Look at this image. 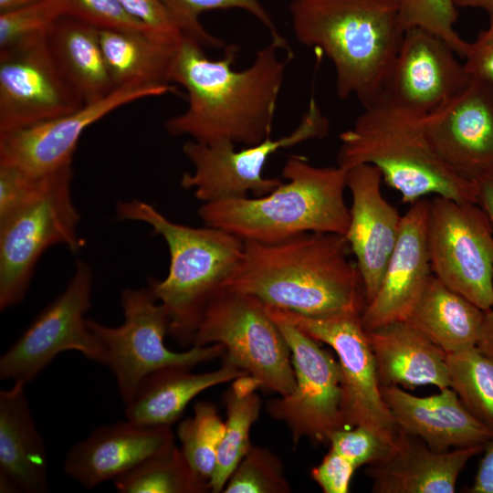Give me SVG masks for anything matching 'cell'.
Here are the masks:
<instances>
[{
  "label": "cell",
  "instance_id": "1",
  "mask_svg": "<svg viewBox=\"0 0 493 493\" xmlns=\"http://www.w3.org/2000/svg\"><path fill=\"white\" fill-rule=\"evenodd\" d=\"M280 50L270 40L249 67L236 70V46H226L225 57L214 60L198 42L184 36L176 47L171 82L185 89L188 106L165 121V131L200 143L250 146L263 142L270 136L286 68L292 58H282Z\"/></svg>",
  "mask_w": 493,
  "mask_h": 493
},
{
  "label": "cell",
  "instance_id": "2",
  "mask_svg": "<svg viewBox=\"0 0 493 493\" xmlns=\"http://www.w3.org/2000/svg\"><path fill=\"white\" fill-rule=\"evenodd\" d=\"M344 235L309 232L276 243L244 241L220 288L306 316L362 312L363 281Z\"/></svg>",
  "mask_w": 493,
  "mask_h": 493
},
{
  "label": "cell",
  "instance_id": "3",
  "mask_svg": "<svg viewBox=\"0 0 493 493\" xmlns=\"http://www.w3.org/2000/svg\"><path fill=\"white\" fill-rule=\"evenodd\" d=\"M289 13L297 40L331 61L340 99L382 96L405 32L398 0H292Z\"/></svg>",
  "mask_w": 493,
  "mask_h": 493
},
{
  "label": "cell",
  "instance_id": "4",
  "mask_svg": "<svg viewBox=\"0 0 493 493\" xmlns=\"http://www.w3.org/2000/svg\"><path fill=\"white\" fill-rule=\"evenodd\" d=\"M347 169L316 166L290 155L282 169L286 183L267 194L203 203L205 226L243 241L276 243L309 232L346 234L350 223L344 191Z\"/></svg>",
  "mask_w": 493,
  "mask_h": 493
},
{
  "label": "cell",
  "instance_id": "5",
  "mask_svg": "<svg viewBox=\"0 0 493 493\" xmlns=\"http://www.w3.org/2000/svg\"><path fill=\"white\" fill-rule=\"evenodd\" d=\"M337 165L371 164L405 204L426 195L476 204L473 184L455 174L438 155L425 115L381 96L363 107L353 125L340 134Z\"/></svg>",
  "mask_w": 493,
  "mask_h": 493
},
{
  "label": "cell",
  "instance_id": "6",
  "mask_svg": "<svg viewBox=\"0 0 493 493\" xmlns=\"http://www.w3.org/2000/svg\"><path fill=\"white\" fill-rule=\"evenodd\" d=\"M116 215L150 226L166 242L168 274L163 280L151 278L148 287L167 310L169 334L184 346L192 344L206 303L239 263L244 241L220 228L175 223L135 198L118 202Z\"/></svg>",
  "mask_w": 493,
  "mask_h": 493
},
{
  "label": "cell",
  "instance_id": "7",
  "mask_svg": "<svg viewBox=\"0 0 493 493\" xmlns=\"http://www.w3.org/2000/svg\"><path fill=\"white\" fill-rule=\"evenodd\" d=\"M72 177V166L46 175L28 201L0 217L1 310L24 299L46 249L63 245L76 253L84 246L78 232L80 215L71 194Z\"/></svg>",
  "mask_w": 493,
  "mask_h": 493
},
{
  "label": "cell",
  "instance_id": "8",
  "mask_svg": "<svg viewBox=\"0 0 493 493\" xmlns=\"http://www.w3.org/2000/svg\"><path fill=\"white\" fill-rule=\"evenodd\" d=\"M221 344L230 363L280 395L295 387L288 344L265 304L245 293L219 288L206 303L192 346Z\"/></svg>",
  "mask_w": 493,
  "mask_h": 493
},
{
  "label": "cell",
  "instance_id": "9",
  "mask_svg": "<svg viewBox=\"0 0 493 493\" xmlns=\"http://www.w3.org/2000/svg\"><path fill=\"white\" fill-rule=\"evenodd\" d=\"M121 305L124 315L121 325L107 326L90 319L87 324L104 350V365L114 374L124 404L150 373L167 367L192 369L225 353L224 346L217 343L192 346L180 352L168 349L164 338L170 318L148 286L124 289Z\"/></svg>",
  "mask_w": 493,
  "mask_h": 493
},
{
  "label": "cell",
  "instance_id": "10",
  "mask_svg": "<svg viewBox=\"0 0 493 493\" xmlns=\"http://www.w3.org/2000/svg\"><path fill=\"white\" fill-rule=\"evenodd\" d=\"M330 122L314 98L299 125L288 134L236 150L228 142L200 143L192 140L183 145V152L194 170L184 173L181 185L191 190L203 203L246 197L249 194L262 196L283 182L263 175L269 157L280 149L296 146L313 139H322L329 133Z\"/></svg>",
  "mask_w": 493,
  "mask_h": 493
},
{
  "label": "cell",
  "instance_id": "11",
  "mask_svg": "<svg viewBox=\"0 0 493 493\" xmlns=\"http://www.w3.org/2000/svg\"><path fill=\"white\" fill-rule=\"evenodd\" d=\"M265 306L270 316L288 321L335 351L341 372L346 427H365L391 446L400 428L382 395L373 353L362 323V312L313 317Z\"/></svg>",
  "mask_w": 493,
  "mask_h": 493
},
{
  "label": "cell",
  "instance_id": "12",
  "mask_svg": "<svg viewBox=\"0 0 493 493\" xmlns=\"http://www.w3.org/2000/svg\"><path fill=\"white\" fill-rule=\"evenodd\" d=\"M431 270L443 284L487 311L493 305V230L474 203L429 200Z\"/></svg>",
  "mask_w": 493,
  "mask_h": 493
},
{
  "label": "cell",
  "instance_id": "13",
  "mask_svg": "<svg viewBox=\"0 0 493 493\" xmlns=\"http://www.w3.org/2000/svg\"><path fill=\"white\" fill-rule=\"evenodd\" d=\"M93 276L90 267L76 260L73 276L64 291L49 303L0 358L2 380L33 381L66 351L105 364V352L85 319L91 306Z\"/></svg>",
  "mask_w": 493,
  "mask_h": 493
},
{
  "label": "cell",
  "instance_id": "14",
  "mask_svg": "<svg viewBox=\"0 0 493 493\" xmlns=\"http://www.w3.org/2000/svg\"><path fill=\"white\" fill-rule=\"evenodd\" d=\"M270 317L290 349L296 383L289 394L269 400L267 412L286 425L295 447L302 438L328 443L331 433L346 427L340 363L320 341L288 321Z\"/></svg>",
  "mask_w": 493,
  "mask_h": 493
},
{
  "label": "cell",
  "instance_id": "15",
  "mask_svg": "<svg viewBox=\"0 0 493 493\" xmlns=\"http://www.w3.org/2000/svg\"><path fill=\"white\" fill-rule=\"evenodd\" d=\"M83 105L56 64L46 34L0 49V133L71 113Z\"/></svg>",
  "mask_w": 493,
  "mask_h": 493
},
{
  "label": "cell",
  "instance_id": "16",
  "mask_svg": "<svg viewBox=\"0 0 493 493\" xmlns=\"http://www.w3.org/2000/svg\"><path fill=\"white\" fill-rule=\"evenodd\" d=\"M173 85H131L63 116L0 133V165L41 177L72 166L84 131L111 111L136 100L174 93Z\"/></svg>",
  "mask_w": 493,
  "mask_h": 493
},
{
  "label": "cell",
  "instance_id": "17",
  "mask_svg": "<svg viewBox=\"0 0 493 493\" xmlns=\"http://www.w3.org/2000/svg\"><path fill=\"white\" fill-rule=\"evenodd\" d=\"M433 146L457 176L473 182L493 167V87L471 77L456 94L425 115Z\"/></svg>",
  "mask_w": 493,
  "mask_h": 493
},
{
  "label": "cell",
  "instance_id": "18",
  "mask_svg": "<svg viewBox=\"0 0 493 493\" xmlns=\"http://www.w3.org/2000/svg\"><path fill=\"white\" fill-rule=\"evenodd\" d=\"M453 47L437 35L407 29L386 77L382 96L425 115L471 79Z\"/></svg>",
  "mask_w": 493,
  "mask_h": 493
},
{
  "label": "cell",
  "instance_id": "19",
  "mask_svg": "<svg viewBox=\"0 0 493 493\" xmlns=\"http://www.w3.org/2000/svg\"><path fill=\"white\" fill-rule=\"evenodd\" d=\"M382 183V174L373 165L347 169L346 188L351 194V207L345 237L363 281L366 304L379 289L403 216L384 198Z\"/></svg>",
  "mask_w": 493,
  "mask_h": 493
},
{
  "label": "cell",
  "instance_id": "20",
  "mask_svg": "<svg viewBox=\"0 0 493 493\" xmlns=\"http://www.w3.org/2000/svg\"><path fill=\"white\" fill-rule=\"evenodd\" d=\"M429 200L413 204L402 216L395 247L373 299L361 319L366 331L407 320L432 276L427 247Z\"/></svg>",
  "mask_w": 493,
  "mask_h": 493
},
{
  "label": "cell",
  "instance_id": "21",
  "mask_svg": "<svg viewBox=\"0 0 493 493\" xmlns=\"http://www.w3.org/2000/svg\"><path fill=\"white\" fill-rule=\"evenodd\" d=\"M174 446L171 426H144L126 420L94 429L69 449L63 468L90 489Z\"/></svg>",
  "mask_w": 493,
  "mask_h": 493
},
{
  "label": "cell",
  "instance_id": "22",
  "mask_svg": "<svg viewBox=\"0 0 493 493\" xmlns=\"http://www.w3.org/2000/svg\"><path fill=\"white\" fill-rule=\"evenodd\" d=\"M484 447L435 451L420 437L400 429L383 456L368 465L366 474L375 493H454L460 473Z\"/></svg>",
  "mask_w": 493,
  "mask_h": 493
},
{
  "label": "cell",
  "instance_id": "23",
  "mask_svg": "<svg viewBox=\"0 0 493 493\" xmlns=\"http://www.w3.org/2000/svg\"><path fill=\"white\" fill-rule=\"evenodd\" d=\"M383 398L399 428L435 451L486 445L493 431L479 422L451 388L418 397L399 386H381Z\"/></svg>",
  "mask_w": 493,
  "mask_h": 493
},
{
  "label": "cell",
  "instance_id": "24",
  "mask_svg": "<svg viewBox=\"0 0 493 493\" xmlns=\"http://www.w3.org/2000/svg\"><path fill=\"white\" fill-rule=\"evenodd\" d=\"M24 382L0 392L1 491L44 493L48 490V460L34 422Z\"/></svg>",
  "mask_w": 493,
  "mask_h": 493
},
{
  "label": "cell",
  "instance_id": "25",
  "mask_svg": "<svg viewBox=\"0 0 493 493\" xmlns=\"http://www.w3.org/2000/svg\"><path fill=\"white\" fill-rule=\"evenodd\" d=\"M366 332L381 386L450 387L446 353L408 321Z\"/></svg>",
  "mask_w": 493,
  "mask_h": 493
},
{
  "label": "cell",
  "instance_id": "26",
  "mask_svg": "<svg viewBox=\"0 0 493 493\" xmlns=\"http://www.w3.org/2000/svg\"><path fill=\"white\" fill-rule=\"evenodd\" d=\"M190 370L167 367L143 378L125 404L127 420L144 426H171L200 393L247 374L227 362L202 373H193Z\"/></svg>",
  "mask_w": 493,
  "mask_h": 493
},
{
  "label": "cell",
  "instance_id": "27",
  "mask_svg": "<svg viewBox=\"0 0 493 493\" xmlns=\"http://www.w3.org/2000/svg\"><path fill=\"white\" fill-rule=\"evenodd\" d=\"M46 37L60 72L84 104L100 100L116 89L98 28L62 16L50 26Z\"/></svg>",
  "mask_w": 493,
  "mask_h": 493
},
{
  "label": "cell",
  "instance_id": "28",
  "mask_svg": "<svg viewBox=\"0 0 493 493\" xmlns=\"http://www.w3.org/2000/svg\"><path fill=\"white\" fill-rule=\"evenodd\" d=\"M484 317L482 309L432 274L406 321L448 354L477 346Z\"/></svg>",
  "mask_w": 493,
  "mask_h": 493
},
{
  "label": "cell",
  "instance_id": "29",
  "mask_svg": "<svg viewBox=\"0 0 493 493\" xmlns=\"http://www.w3.org/2000/svg\"><path fill=\"white\" fill-rule=\"evenodd\" d=\"M103 55L116 88L171 85V70L180 41L142 31L99 29Z\"/></svg>",
  "mask_w": 493,
  "mask_h": 493
},
{
  "label": "cell",
  "instance_id": "30",
  "mask_svg": "<svg viewBox=\"0 0 493 493\" xmlns=\"http://www.w3.org/2000/svg\"><path fill=\"white\" fill-rule=\"evenodd\" d=\"M262 387L259 381L246 374L233 381L223 395L226 420L219 445L211 492H223L230 476L251 446L249 433L261 410V399L255 393Z\"/></svg>",
  "mask_w": 493,
  "mask_h": 493
},
{
  "label": "cell",
  "instance_id": "31",
  "mask_svg": "<svg viewBox=\"0 0 493 493\" xmlns=\"http://www.w3.org/2000/svg\"><path fill=\"white\" fill-rule=\"evenodd\" d=\"M121 493H205L210 483L191 467L176 446L113 479Z\"/></svg>",
  "mask_w": 493,
  "mask_h": 493
},
{
  "label": "cell",
  "instance_id": "32",
  "mask_svg": "<svg viewBox=\"0 0 493 493\" xmlns=\"http://www.w3.org/2000/svg\"><path fill=\"white\" fill-rule=\"evenodd\" d=\"M450 387L465 407L493 431V355L477 346L446 354Z\"/></svg>",
  "mask_w": 493,
  "mask_h": 493
},
{
  "label": "cell",
  "instance_id": "33",
  "mask_svg": "<svg viewBox=\"0 0 493 493\" xmlns=\"http://www.w3.org/2000/svg\"><path fill=\"white\" fill-rule=\"evenodd\" d=\"M181 32L204 48H226L223 39L211 35L199 21V16L215 9L238 8L248 12L268 31L271 40L287 55L293 57L286 38L280 35L271 16L259 0H162Z\"/></svg>",
  "mask_w": 493,
  "mask_h": 493
},
{
  "label": "cell",
  "instance_id": "34",
  "mask_svg": "<svg viewBox=\"0 0 493 493\" xmlns=\"http://www.w3.org/2000/svg\"><path fill=\"white\" fill-rule=\"evenodd\" d=\"M224 433L225 422L209 402L196 403L193 417L181 422L177 428L182 453L193 470L209 483Z\"/></svg>",
  "mask_w": 493,
  "mask_h": 493
},
{
  "label": "cell",
  "instance_id": "35",
  "mask_svg": "<svg viewBox=\"0 0 493 493\" xmlns=\"http://www.w3.org/2000/svg\"><path fill=\"white\" fill-rule=\"evenodd\" d=\"M225 493H289L282 461L269 449L252 446L230 476Z\"/></svg>",
  "mask_w": 493,
  "mask_h": 493
},
{
  "label": "cell",
  "instance_id": "36",
  "mask_svg": "<svg viewBox=\"0 0 493 493\" xmlns=\"http://www.w3.org/2000/svg\"><path fill=\"white\" fill-rule=\"evenodd\" d=\"M404 29L419 27L434 33L447 42L460 58L468 43L455 29L457 9L454 0H398Z\"/></svg>",
  "mask_w": 493,
  "mask_h": 493
},
{
  "label": "cell",
  "instance_id": "37",
  "mask_svg": "<svg viewBox=\"0 0 493 493\" xmlns=\"http://www.w3.org/2000/svg\"><path fill=\"white\" fill-rule=\"evenodd\" d=\"M62 16V0H40L0 13V49L46 34L50 26Z\"/></svg>",
  "mask_w": 493,
  "mask_h": 493
},
{
  "label": "cell",
  "instance_id": "38",
  "mask_svg": "<svg viewBox=\"0 0 493 493\" xmlns=\"http://www.w3.org/2000/svg\"><path fill=\"white\" fill-rule=\"evenodd\" d=\"M62 4L64 16L98 29L142 31L151 34L127 14L119 0H62Z\"/></svg>",
  "mask_w": 493,
  "mask_h": 493
},
{
  "label": "cell",
  "instance_id": "39",
  "mask_svg": "<svg viewBox=\"0 0 493 493\" xmlns=\"http://www.w3.org/2000/svg\"><path fill=\"white\" fill-rule=\"evenodd\" d=\"M330 448L350 461L356 468L368 466L383 456L390 446L365 427H346L330 434Z\"/></svg>",
  "mask_w": 493,
  "mask_h": 493
},
{
  "label": "cell",
  "instance_id": "40",
  "mask_svg": "<svg viewBox=\"0 0 493 493\" xmlns=\"http://www.w3.org/2000/svg\"><path fill=\"white\" fill-rule=\"evenodd\" d=\"M119 1L127 14L152 35L172 42H178L184 37L162 0Z\"/></svg>",
  "mask_w": 493,
  "mask_h": 493
},
{
  "label": "cell",
  "instance_id": "41",
  "mask_svg": "<svg viewBox=\"0 0 493 493\" xmlns=\"http://www.w3.org/2000/svg\"><path fill=\"white\" fill-rule=\"evenodd\" d=\"M45 176H31L14 167L0 165V217L28 201L37 192Z\"/></svg>",
  "mask_w": 493,
  "mask_h": 493
},
{
  "label": "cell",
  "instance_id": "42",
  "mask_svg": "<svg viewBox=\"0 0 493 493\" xmlns=\"http://www.w3.org/2000/svg\"><path fill=\"white\" fill-rule=\"evenodd\" d=\"M357 468L346 458L330 449L321 462L311 469V478L324 493H348Z\"/></svg>",
  "mask_w": 493,
  "mask_h": 493
},
{
  "label": "cell",
  "instance_id": "43",
  "mask_svg": "<svg viewBox=\"0 0 493 493\" xmlns=\"http://www.w3.org/2000/svg\"><path fill=\"white\" fill-rule=\"evenodd\" d=\"M463 58L471 77L483 79L493 87V41L477 38L469 42Z\"/></svg>",
  "mask_w": 493,
  "mask_h": 493
},
{
  "label": "cell",
  "instance_id": "44",
  "mask_svg": "<svg viewBox=\"0 0 493 493\" xmlns=\"http://www.w3.org/2000/svg\"><path fill=\"white\" fill-rule=\"evenodd\" d=\"M483 456L478 464L468 493H493V437L485 445Z\"/></svg>",
  "mask_w": 493,
  "mask_h": 493
},
{
  "label": "cell",
  "instance_id": "45",
  "mask_svg": "<svg viewBox=\"0 0 493 493\" xmlns=\"http://www.w3.org/2000/svg\"><path fill=\"white\" fill-rule=\"evenodd\" d=\"M472 184L476 204L487 215L493 230V167L477 176Z\"/></svg>",
  "mask_w": 493,
  "mask_h": 493
},
{
  "label": "cell",
  "instance_id": "46",
  "mask_svg": "<svg viewBox=\"0 0 493 493\" xmlns=\"http://www.w3.org/2000/svg\"><path fill=\"white\" fill-rule=\"evenodd\" d=\"M456 7H472L484 10L488 17V28L477 37L483 41H493V0H454Z\"/></svg>",
  "mask_w": 493,
  "mask_h": 493
},
{
  "label": "cell",
  "instance_id": "47",
  "mask_svg": "<svg viewBox=\"0 0 493 493\" xmlns=\"http://www.w3.org/2000/svg\"><path fill=\"white\" fill-rule=\"evenodd\" d=\"M477 347L485 352L493 355V305L485 311L481 335Z\"/></svg>",
  "mask_w": 493,
  "mask_h": 493
},
{
  "label": "cell",
  "instance_id": "48",
  "mask_svg": "<svg viewBox=\"0 0 493 493\" xmlns=\"http://www.w3.org/2000/svg\"><path fill=\"white\" fill-rule=\"evenodd\" d=\"M40 0H0V13L15 10Z\"/></svg>",
  "mask_w": 493,
  "mask_h": 493
}]
</instances>
